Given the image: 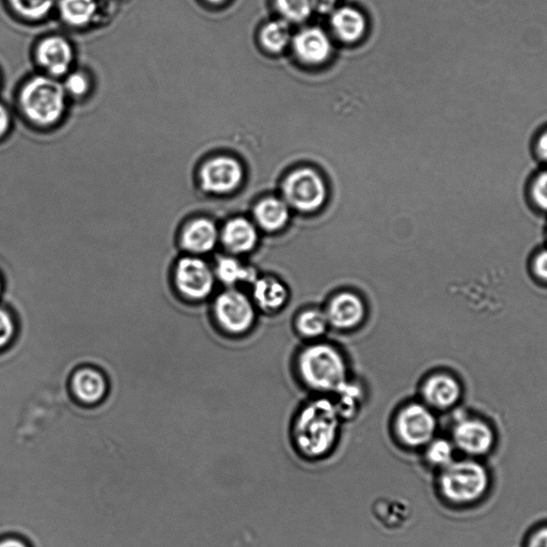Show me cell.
<instances>
[{"instance_id": "6da1fadb", "label": "cell", "mask_w": 547, "mask_h": 547, "mask_svg": "<svg viewBox=\"0 0 547 547\" xmlns=\"http://www.w3.org/2000/svg\"><path fill=\"white\" fill-rule=\"evenodd\" d=\"M340 421L335 402L326 399L310 402L295 419V449L309 461L330 456L339 439Z\"/></svg>"}, {"instance_id": "7a4b0ae2", "label": "cell", "mask_w": 547, "mask_h": 547, "mask_svg": "<svg viewBox=\"0 0 547 547\" xmlns=\"http://www.w3.org/2000/svg\"><path fill=\"white\" fill-rule=\"evenodd\" d=\"M299 369L304 382L317 392H337L348 382L345 358L334 347L322 343L302 352Z\"/></svg>"}, {"instance_id": "3957f363", "label": "cell", "mask_w": 547, "mask_h": 547, "mask_svg": "<svg viewBox=\"0 0 547 547\" xmlns=\"http://www.w3.org/2000/svg\"><path fill=\"white\" fill-rule=\"evenodd\" d=\"M65 88L51 77L37 76L21 92L24 114L33 122L50 125L65 112Z\"/></svg>"}, {"instance_id": "277c9868", "label": "cell", "mask_w": 547, "mask_h": 547, "mask_svg": "<svg viewBox=\"0 0 547 547\" xmlns=\"http://www.w3.org/2000/svg\"><path fill=\"white\" fill-rule=\"evenodd\" d=\"M489 477L484 467L474 461L452 462L440 477L445 498L455 504H471L486 493Z\"/></svg>"}, {"instance_id": "5b68a950", "label": "cell", "mask_w": 547, "mask_h": 547, "mask_svg": "<svg viewBox=\"0 0 547 547\" xmlns=\"http://www.w3.org/2000/svg\"><path fill=\"white\" fill-rule=\"evenodd\" d=\"M394 431L397 441L403 447L423 448L433 441L436 419L426 405L412 403L399 412Z\"/></svg>"}, {"instance_id": "8992f818", "label": "cell", "mask_w": 547, "mask_h": 547, "mask_svg": "<svg viewBox=\"0 0 547 547\" xmlns=\"http://www.w3.org/2000/svg\"><path fill=\"white\" fill-rule=\"evenodd\" d=\"M288 206L301 212H314L323 206L325 184L315 170L303 168L294 171L284 185Z\"/></svg>"}, {"instance_id": "52a82bcc", "label": "cell", "mask_w": 547, "mask_h": 547, "mask_svg": "<svg viewBox=\"0 0 547 547\" xmlns=\"http://www.w3.org/2000/svg\"><path fill=\"white\" fill-rule=\"evenodd\" d=\"M214 312L218 323L232 334L247 332L256 319L255 305L252 300L238 290L231 289L218 295Z\"/></svg>"}, {"instance_id": "ba28073f", "label": "cell", "mask_w": 547, "mask_h": 547, "mask_svg": "<svg viewBox=\"0 0 547 547\" xmlns=\"http://www.w3.org/2000/svg\"><path fill=\"white\" fill-rule=\"evenodd\" d=\"M175 278L178 290L192 300L206 299L214 288V273L199 258H182L177 264Z\"/></svg>"}, {"instance_id": "9c48e42d", "label": "cell", "mask_w": 547, "mask_h": 547, "mask_svg": "<svg viewBox=\"0 0 547 547\" xmlns=\"http://www.w3.org/2000/svg\"><path fill=\"white\" fill-rule=\"evenodd\" d=\"M243 180L240 163L231 158H216L201 170L203 189L214 194H227L237 189Z\"/></svg>"}, {"instance_id": "30bf717a", "label": "cell", "mask_w": 547, "mask_h": 547, "mask_svg": "<svg viewBox=\"0 0 547 547\" xmlns=\"http://www.w3.org/2000/svg\"><path fill=\"white\" fill-rule=\"evenodd\" d=\"M453 440L459 449L472 456L486 455L494 444L491 428L476 419H463L453 430Z\"/></svg>"}, {"instance_id": "8fae6325", "label": "cell", "mask_w": 547, "mask_h": 547, "mask_svg": "<svg viewBox=\"0 0 547 547\" xmlns=\"http://www.w3.org/2000/svg\"><path fill=\"white\" fill-rule=\"evenodd\" d=\"M325 314L330 325L337 330L348 331L363 322L366 307L356 294L340 293L328 304Z\"/></svg>"}, {"instance_id": "7c38bea8", "label": "cell", "mask_w": 547, "mask_h": 547, "mask_svg": "<svg viewBox=\"0 0 547 547\" xmlns=\"http://www.w3.org/2000/svg\"><path fill=\"white\" fill-rule=\"evenodd\" d=\"M293 49L305 64L320 65L330 58L332 43L322 29L310 27L295 36Z\"/></svg>"}, {"instance_id": "4fadbf2b", "label": "cell", "mask_w": 547, "mask_h": 547, "mask_svg": "<svg viewBox=\"0 0 547 547\" xmlns=\"http://www.w3.org/2000/svg\"><path fill=\"white\" fill-rule=\"evenodd\" d=\"M37 58L41 67L53 76L65 75L72 64L73 51L71 45L60 37H50L43 40L37 50Z\"/></svg>"}, {"instance_id": "5bb4252c", "label": "cell", "mask_w": 547, "mask_h": 547, "mask_svg": "<svg viewBox=\"0 0 547 547\" xmlns=\"http://www.w3.org/2000/svg\"><path fill=\"white\" fill-rule=\"evenodd\" d=\"M222 241L232 254H247L257 245L258 231L256 226L246 218H234L224 227Z\"/></svg>"}, {"instance_id": "9a60e30c", "label": "cell", "mask_w": 547, "mask_h": 547, "mask_svg": "<svg viewBox=\"0 0 547 547\" xmlns=\"http://www.w3.org/2000/svg\"><path fill=\"white\" fill-rule=\"evenodd\" d=\"M423 394L432 408L446 410L460 400L461 386L450 375L436 374L426 382Z\"/></svg>"}, {"instance_id": "2e32d148", "label": "cell", "mask_w": 547, "mask_h": 547, "mask_svg": "<svg viewBox=\"0 0 547 547\" xmlns=\"http://www.w3.org/2000/svg\"><path fill=\"white\" fill-rule=\"evenodd\" d=\"M218 230L207 218L187 225L182 234V246L193 254H206L214 249L218 242Z\"/></svg>"}, {"instance_id": "e0dca14e", "label": "cell", "mask_w": 547, "mask_h": 547, "mask_svg": "<svg viewBox=\"0 0 547 547\" xmlns=\"http://www.w3.org/2000/svg\"><path fill=\"white\" fill-rule=\"evenodd\" d=\"M254 215L260 228L274 232L283 229L288 224L290 210L285 200L267 198L258 203Z\"/></svg>"}, {"instance_id": "ac0fdd59", "label": "cell", "mask_w": 547, "mask_h": 547, "mask_svg": "<svg viewBox=\"0 0 547 547\" xmlns=\"http://www.w3.org/2000/svg\"><path fill=\"white\" fill-rule=\"evenodd\" d=\"M72 388L75 396L86 404H95L106 394V382L96 370L83 369L74 374Z\"/></svg>"}, {"instance_id": "d6986e66", "label": "cell", "mask_w": 547, "mask_h": 547, "mask_svg": "<svg viewBox=\"0 0 547 547\" xmlns=\"http://www.w3.org/2000/svg\"><path fill=\"white\" fill-rule=\"evenodd\" d=\"M254 302L263 310L276 311L288 301V290L283 283L271 277L257 278L254 283Z\"/></svg>"}, {"instance_id": "ffe728a7", "label": "cell", "mask_w": 547, "mask_h": 547, "mask_svg": "<svg viewBox=\"0 0 547 547\" xmlns=\"http://www.w3.org/2000/svg\"><path fill=\"white\" fill-rule=\"evenodd\" d=\"M332 26L340 40L351 43L364 36L366 20L361 12L345 7L334 13Z\"/></svg>"}, {"instance_id": "44dd1931", "label": "cell", "mask_w": 547, "mask_h": 547, "mask_svg": "<svg viewBox=\"0 0 547 547\" xmlns=\"http://www.w3.org/2000/svg\"><path fill=\"white\" fill-rule=\"evenodd\" d=\"M215 274L226 286L232 287L241 283L254 284L257 274L254 269L245 267L239 260L224 257L217 261Z\"/></svg>"}, {"instance_id": "7402d4cb", "label": "cell", "mask_w": 547, "mask_h": 547, "mask_svg": "<svg viewBox=\"0 0 547 547\" xmlns=\"http://www.w3.org/2000/svg\"><path fill=\"white\" fill-rule=\"evenodd\" d=\"M62 19L74 26H82L91 21L97 10L95 0H61Z\"/></svg>"}, {"instance_id": "603a6c76", "label": "cell", "mask_w": 547, "mask_h": 547, "mask_svg": "<svg viewBox=\"0 0 547 547\" xmlns=\"http://www.w3.org/2000/svg\"><path fill=\"white\" fill-rule=\"evenodd\" d=\"M328 323L325 311L309 309L299 316L296 327L299 332L307 338H318L327 331Z\"/></svg>"}, {"instance_id": "cb8c5ba5", "label": "cell", "mask_w": 547, "mask_h": 547, "mask_svg": "<svg viewBox=\"0 0 547 547\" xmlns=\"http://www.w3.org/2000/svg\"><path fill=\"white\" fill-rule=\"evenodd\" d=\"M290 39V28L285 22H272L261 33L264 48L273 53L284 51Z\"/></svg>"}, {"instance_id": "d4e9b609", "label": "cell", "mask_w": 547, "mask_h": 547, "mask_svg": "<svg viewBox=\"0 0 547 547\" xmlns=\"http://www.w3.org/2000/svg\"><path fill=\"white\" fill-rule=\"evenodd\" d=\"M278 11L290 22L301 23L310 17L312 0H276Z\"/></svg>"}, {"instance_id": "484cf974", "label": "cell", "mask_w": 547, "mask_h": 547, "mask_svg": "<svg viewBox=\"0 0 547 547\" xmlns=\"http://www.w3.org/2000/svg\"><path fill=\"white\" fill-rule=\"evenodd\" d=\"M14 11L24 18L38 20L45 17L56 3V0H9Z\"/></svg>"}, {"instance_id": "4316f807", "label": "cell", "mask_w": 547, "mask_h": 547, "mask_svg": "<svg viewBox=\"0 0 547 547\" xmlns=\"http://www.w3.org/2000/svg\"><path fill=\"white\" fill-rule=\"evenodd\" d=\"M426 447V457L431 465L440 467L443 470L453 462L455 448L449 441L443 439L433 440Z\"/></svg>"}, {"instance_id": "83f0119b", "label": "cell", "mask_w": 547, "mask_h": 547, "mask_svg": "<svg viewBox=\"0 0 547 547\" xmlns=\"http://www.w3.org/2000/svg\"><path fill=\"white\" fill-rule=\"evenodd\" d=\"M336 393L340 395L339 403L335 404L341 418L350 416L355 411L359 398H361V392H359V389L356 386L347 382L343 384Z\"/></svg>"}, {"instance_id": "f1b7e54d", "label": "cell", "mask_w": 547, "mask_h": 547, "mask_svg": "<svg viewBox=\"0 0 547 547\" xmlns=\"http://www.w3.org/2000/svg\"><path fill=\"white\" fill-rule=\"evenodd\" d=\"M529 195L539 210L547 212V169L531 181Z\"/></svg>"}, {"instance_id": "f546056e", "label": "cell", "mask_w": 547, "mask_h": 547, "mask_svg": "<svg viewBox=\"0 0 547 547\" xmlns=\"http://www.w3.org/2000/svg\"><path fill=\"white\" fill-rule=\"evenodd\" d=\"M89 83L87 77L82 73H72L66 81L65 90L76 97L84 96L88 91Z\"/></svg>"}, {"instance_id": "4dcf8cb0", "label": "cell", "mask_w": 547, "mask_h": 547, "mask_svg": "<svg viewBox=\"0 0 547 547\" xmlns=\"http://www.w3.org/2000/svg\"><path fill=\"white\" fill-rule=\"evenodd\" d=\"M14 333V325L8 312L0 309V348H3L11 340Z\"/></svg>"}, {"instance_id": "1f68e13d", "label": "cell", "mask_w": 547, "mask_h": 547, "mask_svg": "<svg viewBox=\"0 0 547 547\" xmlns=\"http://www.w3.org/2000/svg\"><path fill=\"white\" fill-rule=\"evenodd\" d=\"M0 547H34V545L21 535L10 534L0 537Z\"/></svg>"}, {"instance_id": "d6a6232c", "label": "cell", "mask_w": 547, "mask_h": 547, "mask_svg": "<svg viewBox=\"0 0 547 547\" xmlns=\"http://www.w3.org/2000/svg\"><path fill=\"white\" fill-rule=\"evenodd\" d=\"M535 152L539 161L547 165V130H544L537 137Z\"/></svg>"}, {"instance_id": "836d02e7", "label": "cell", "mask_w": 547, "mask_h": 547, "mask_svg": "<svg viewBox=\"0 0 547 547\" xmlns=\"http://www.w3.org/2000/svg\"><path fill=\"white\" fill-rule=\"evenodd\" d=\"M535 272L536 275L547 281V250L540 253L535 260Z\"/></svg>"}, {"instance_id": "e575fe53", "label": "cell", "mask_w": 547, "mask_h": 547, "mask_svg": "<svg viewBox=\"0 0 547 547\" xmlns=\"http://www.w3.org/2000/svg\"><path fill=\"white\" fill-rule=\"evenodd\" d=\"M9 125L10 116L7 108L3 104H0V137H3L7 133Z\"/></svg>"}, {"instance_id": "d590c367", "label": "cell", "mask_w": 547, "mask_h": 547, "mask_svg": "<svg viewBox=\"0 0 547 547\" xmlns=\"http://www.w3.org/2000/svg\"><path fill=\"white\" fill-rule=\"evenodd\" d=\"M529 547H547V527L538 531V533L531 538Z\"/></svg>"}, {"instance_id": "8d00e7d4", "label": "cell", "mask_w": 547, "mask_h": 547, "mask_svg": "<svg viewBox=\"0 0 547 547\" xmlns=\"http://www.w3.org/2000/svg\"><path fill=\"white\" fill-rule=\"evenodd\" d=\"M208 2L212 4H222L225 2V0H208Z\"/></svg>"}, {"instance_id": "74e56055", "label": "cell", "mask_w": 547, "mask_h": 547, "mask_svg": "<svg viewBox=\"0 0 547 547\" xmlns=\"http://www.w3.org/2000/svg\"><path fill=\"white\" fill-rule=\"evenodd\" d=\"M322 2L332 4V3L336 2V0H322Z\"/></svg>"}, {"instance_id": "f35d334b", "label": "cell", "mask_w": 547, "mask_h": 547, "mask_svg": "<svg viewBox=\"0 0 547 547\" xmlns=\"http://www.w3.org/2000/svg\"><path fill=\"white\" fill-rule=\"evenodd\" d=\"M0 289H2V286H0Z\"/></svg>"}]
</instances>
